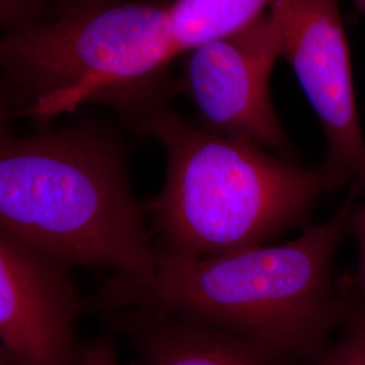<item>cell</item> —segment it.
<instances>
[{"label": "cell", "mask_w": 365, "mask_h": 365, "mask_svg": "<svg viewBox=\"0 0 365 365\" xmlns=\"http://www.w3.org/2000/svg\"><path fill=\"white\" fill-rule=\"evenodd\" d=\"M359 202L349 192L330 218L310 223L284 244L207 259L158 253L149 283L110 279L92 307L102 314L133 306L158 307L310 363L327 349L346 313L334 267L352 235Z\"/></svg>", "instance_id": "cell-1"}, {"label": "cell", "mask_w": 365, "mask_h": 365, "mask_svg": "<svg viewBox=\"0 0 365 365\" xmlns=\"http://www.w3.org/2000/svg\"><path fill=\"white\" fill-rule=\"evenodd\" d=\"M0 229L53 260L149 283L158 250L126 150L96 120L0 141Z\"/></svg>", "instance_id": "cell-2"}, {"label": "cell", "mask_w": 365, "mask_h": 365, "mask_svg": "<svg viewBox=\"0 0 365 365\" xmlns=\"http://www.w3.org/2000/svg\"><path fill=\"white\" fill-rule=\"evenodd\" d=\"M138 131L167 155L164 185L145 205L160 255L207 259L268 245L307 227L321 199L344 190L322 164L304 167L223 137L168 105Z\"/></svg>", "instance_id": "cell-3"}, {"label": "cell", "mask_w": 365, "mask_h": 365, "mask_svg": "<svg viewBox=\"0 0 365 365\" xmlns=\"http://www.w3.org/2000/svg\"><path fill=\"white\" fill-rule=\"evenodd\" d=\"M179 56L170 0H57L43 19L0 34V78L16 108L41 122L101 103L138 130L167 105Z\"/></svg>", "instance_id": "cell-4"}, {"label": "cell", "mask_w": 365, "mask_h": 365, "mask_svg": "<svg viewBox=\"0 0 365 365\" xmlns=\"http://www.w3.org/2000/svg\"><path fill=\"white\" fill-rule=\"evenodd\" d=\"M269 14L280 31L282 57L324 131L321 164L344 190L364 197L365 135L339 0H276Z\"/></svg>", "instance_id": "cell-5"}, {"label": "cell", "mask_w": 365, "mask_h": 365, "mask_svg": "<svg viewBox=\"0 0 365 365\" xmlns=\"http://www.w3.org/2000/svg\"><path fill=\"white\" fill-rule=\"evenodd\" d=\"M182 88L205 129L297 160L276 114L271 76L282 58L277 24L268 13L247 27L184 54Z\"/></svg>", "instance_id": "cell-6"}, {"label": "cell", "mask_w": 365, "mask_h": 365, "mask_svg": "<svg viewBox=\"0 0 365 365\" xmlns=\"http://www.w3.org/2000/svg\"><path fill=\"white\" fill-rule=\"evenodd\" d=\"M88 306L71 268L0 229V351L13 365H80Z\"/></svg>", "instance_id": "cell-7"}, {"label": "cell", "mask_w": 365, "mask_h": 365, "mask_svg": "<svg viewBox=\"0 0 365 365\" xmlns=\"http://www.w3.org/2000/svg\"><path fill=\"white\" fill-rule=\"evenodd\" d=\"M110 330L128 339L131 365H307L235 333L152 306L103 314Z\"/></svg>", "instance_id": "cell-8"}, {"label": "cell", "mask_w": 365, "mask_h": 365, "mask_svg": "<svg viewBox=\"0 0 365 365\" xmlns=\"http://www.w3.org/2000/svg\"><path fill=\"white\" fill-rule=\"evenodd\" d=\"M276 0H170L173 39L180 56L210 39L241 30L268 13Z\"/></svg>", "instance_id": "cell-9"}, {"label": "cell", "mask_w": 365, "mask_h": 365, "mask_svg": "<svg viewBox=\"0 0 365 365\" xmlns=\"http://www.w3.org/2000/svg\"><path fill=\"white\" fill-rule=\"evenodd\" d=\"M345 297L348 307L337 333L307 365H365V307Z\"/></svg>", "instance_id": "cell-10"}, {"label": "cell", "mask_w": 365, "mask_h": 365, "mask_svg": "<svg viewBox=\"0 0 365 365\" xmlns=\"http://www.w3.org/2000/svg\"><path fill=\"white\" fill-rule=\"evenodd\" d=\"M56 3L57 0H0V34L38 22Z\"/></svg>", "instance_id": "cell-11"}, {"label": "cell", "mask_w": 365, "mask_h": 365, "mask_svg": "<svg viewBox=\"0 0 365 365\" xmlns=\"http://www.w3.org/2000/svg\"><path fill=\"white\" fill-rule=\"evenodd\" d=\"M352 235L357 244V262L352 274L341 279L345 292L365 307V203H357L353 217Z\"/></svg>", "instance_id": "cell-12"}, {"label": "cell", "mask_w": 365, "mask_h": 365, "mask_svg": "<svg viewBox=\"0 0 365 365\" xmlns=\"http://www.w3.org/2000/svg\"><path fill=\"white\" fill-rule=\"evenodd\" d=\"M83 356L91 365H122L118 354L115 333L110 329L87 345H83Z\"/></svg>", "instance_id": "cell-13"}, {"label": "cell", "mask_w": 365, "mask_h": 365, "mask_svg": "<svg viewBox=\"0 0 365 365\" xmlns=\"http://www.w3.org/2000/svg\"><path fill=\"white\" fill-rule=\"evenodd\" d=\"M11 118H13V111L0 101V141L13 135L10 129Z\"/></svg>", "instance_id": "cell-14"}, {"label": "cell", "mask_w": 365, "mask_h": 365, "mask_svg": "<svg viewBox=\"0 0 365 365\" xmlns=\"http://www.w3.org/2000/svg\"><path fill=\"white\" fill-rule=\"evenodd\" d=\"M0 365H13V363L7 359V356L0 351Z\"/></svg>", "instance_id": "cell-15"}, {"label": "cell", "mask_w": 365, "mask_h": 365, "mask_svg": "<svg viewBox=\"0 0 365 365\" xmlns=\"http://www.w3.org/2000/svg\"><path fill=\"white\" fill-rule=\"evenodd\" d=\"M354 3H356V6H357V9H359L361 13L365 14V0H354Z\"/></svg>", "instance_id": "cell-16"}, {"label": "cell", "mask_w": 365, "mask_h": 365, "mask_svg": "<svg viewBox=\"0 0 365 365\" xmlns=\"http://www.w3.org/2000/svg\"><path fill=\"white\" fill-rule=\"evenodd\" d=\"M80 365H91L88 363V360L83 356V351H81V357H80Z\"/></svg>", "instance_id": "cell-17"}]
</instances>
